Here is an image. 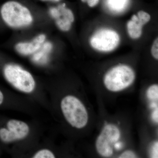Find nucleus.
<instances>
[{
  "label": "nucleus",
  "instance_id": "nucleus-1",
  "mask_svg": "<svg viewBox=\"0 0 158 158\" xmlns=\"http://www.w3.org/2000/svg\"><path fill=\"white\" fill-rule=\"evenodd\" d=\"M0 14L4 22L12 28L26 27L33 21L30 10L15 1H8L4 3L0 9Z\"/></svg>",
  "mask_w": 158,
  "mask_h": 158
},
{
  "label": "nucleus",
  "instance_id": "nucleus-2",
  "mask_svg": "<svg viewBox=\"0 0 158 158\" xmlns=\"http://www.w3.org/2000/svg\"><path fill=\"white\" fill-rule=\"evenodd\" d=\"M135 79V73L131 66L125 64L115 65L105 74V87L112 92H118L128 88Z\"/></svg>",
  "mask_w": 158,
  "mask_h": 158
},
{
  "label": "nucleus",
  "instance_id": "nucleus-3",
  "mask_svg": "<svg viewBox=\"0 0 158 158\" xmlns=\"http://www.w3.org/2000/svg\"><path fill=\"white\" fill-rule=\"evenodd\" d=\"M61 109L67 122L74 127H85L88 121V115L85 106L78 98L68 95L62 99Z\"/></svg>",
  "mask_w": 158,
  "mask_h": 158
},
{
  "label": "nucleus",
  "instance_id": "nucleus-4",
  "mask_svg": "<svg viewBox=\"0 0 158 158\" xmlns=\"http://www.w3.org/2000/svg\"><path fill=\"white\" fill-rule=\"evenodd\" d=\"M5 79L15 88L25 93H31L35 87L34 78L29 72L19 65L6 64L3 69Z\"/></svg>",
  "mask_w": 158,
  "mask_h": 158
},
{
  "label": "nucleus",
  "instance_id": "nucleus-5",
  "mask_svg": "<svg viewBox=\"0 0 158 158\" xmlns=\"http://www.w3.org/2000/svg\"><path fill=\"white\" fill-rule=\"evenodd\" d=\"M121 135L119 129L112 124L106 125L99 135L95 143L97 151L100 155L109 157L113 155L112 145L118 142Z\"/></svg>",
  "mask_w": 158,
  "mask_h": 158
},
{
  "label": "nucleus",
  "instance_id": "nucleus-6",
  "mask_svg": "<svg viewBox=\"0 0 158 158\" xmlns=\"http://www.w3.org/2000/svg\"><path fill=\"white\" fill-rule=\"evenodd\" d=\"M120 42V37L114 30L99 29L94 32L90 39V46L101 52H110L116 48Z\"/></svg>",
  "mask_w": 158,
  "mask_h": 158
},
{
  "label": "nucleus",
  "instance_id": "nucleus-7",
  "mask_svg": "<svg viewBox=\"0 0 158 158\" xmlns=\"http://www.w3.org/2000/svg\"><path fill=\"white\" fill-rule=\"evenodd\" d=\"M7 127L0 129V139L5 143L23 139L27 135L30 130L25 123L15 119L9 120Z\"/></svg>",
  "mask_w": 158,
  "mask_h": 158
},
{
  "label": "nucleus",
  "instance_id": "nucleus-8",
  "mask_svg": "<svg viewBox=\"0 0 158 158\" xmlns=\"http://www.w3.org/2000/svg\"><path fill=\"white\" fill-rule=\"evenodd\" d=\"M150 19V14L143 10L133 15L127 24L129 37L133 39H139L142 35L143 27L149 22Z\"/></svg>",
  "mask_w": 158,
  "mask_h": 158
},
{
  "label": "nucleus",
  "instance_id": "nucleus-9",
  "mask_svg": "<svg viewBox=\"0 0 158 158\" xmlns=\"http://www.w3.org/2000/svg\"><path fill=\"white\" fill-rule=\"evenodd\" d=\"M46 36L40 34L31 42H20L15 46V49L19 53L23 56L33 55L39 50L45 42Z\"/></svg>",
  "mask_w": 158,
  "mask_h": 158
},
{
  "label": "nucleus",
  "instance_id": "nucleus-10",
  "mask_svg": "<svg viewBox=\"0 0 158 158\" xmlns=\"http://www.w3.org/2000/svg\"><path fill=\"white\" fill-rule=\"evenodd\" d=\"M58 7L60 15L59 17L56 19V24L61 31L67 32L70 30L72 25L74 21V15L70 9L66 8L63 5Z\"/></svg>",
  "mask_w": 158,
  "mask_h": 158
},
{
  "label": "nucleus",
  "instance_id": "nucleus-11",
  "mask_svg": "<svg viewBox=\"0 0 158 158\" xmlns=\"http://www.w3.org/2000/svg\"><path fill=\"white\" fill-rule=\"evenodd\" d=\"M52 48L50 42H44L39 50L34 54L32 60L37 63L43 64L47 61L48 56Z\"/></svg>",
  "mask_w": 158,
  "mask_h": 158
},
{
  "label": "nucleus",
  "instance_id": "nucleus-12",
  "mask_svg": "<svg viewBox=\"0 0 158 158\" xmlns=\"http://www.w3.org/2000/svg\"><path fill=\"white\" fill-rule=\"evenodd\" d=\"M146 95L150 100H157L158 98V86L157 85H153L150 86L147 90Z\"/></svg>",
  "mask_w": 158,
  "mask_h": 158
},
{
  "label": "nucleus",
  "instance_id": "nucleus-13",
  "mask_svg": "<svg viewBox=\"0 0 158 158\" xmlns=\"http://www.w3.org/2000/svg\"><path fill=\"white\" fill-rule=\"evenodd\" d=\"M34 158H54L55 155L51 151L48 149H42L35 154Z\"/></svg>",
  "mask_w": 158,
  "mask_h": 158
},
{
  "label": "nucleus",
  "instance_id": "nucleus-14",
  "mask_svg": "<svg viewBox=\"0 0 158 158\" xmlns=\"http://www.w3.org/2000/svg\"><path fill=\"white\" fill-rule=\"evenodd\" d=\"M151 54L154 59L158 60V39L157 37L153 43L151 48Z\"/></svg>",
  "mask_w": 158,
  "mask_h": 158
},
{
  "label": "nucleus",
  "instance_id": "nucleus-15",
  "mask_svg": "<svg viewBox=\"0 0 158 158\" xmlns=\"http://www.w3.org/2000/svg\"><path fill=\"white\" fill-rule=\"evenodd\" d=\"M137 157V156L135 152L131 150H127L123 152L119 156V158H133Z\"/></svg>",
  "mask_w": 158,
  "mask_h": 158
},
{
  "label": "nucleus",
  "instance_id": "nucleus-16",
  "mask_svg": "<svg viewBox=\"0 0 158 158\" xmlns=\"http://www.w3.org/2000/svg\"><path fill=\"white\" fill-rule=\"evenodd\" d=\"M84 3H87L88 6L91 8L96 6L99 2V0H81Z\"/></svg>",
  "mask_w": 158,
  "mask_h": 158
},
{
  "label": "nucleus",
  "instance_id": "nucleus-17",
  "mask_svg": "<svg viewBox=\"0 0 158 158\" xmlns=\"http://www.w3.org/2000/svg\"><path fill=\"white\" fill-rule=\"evenodd\" d=\"M151 154L152 157H158V142H156L152 145L151 149Z\"/></svg>",
  "mask_w": 158,
  "mask_h": 158
},
{
  "label": "nucleus",
  "instance_id": "nucleus-18",
  "mask_svg": "<svg viewBox=\"0 0 158 158\" xmlns=\"http://www.w3.org/2000/svg\"><path fill=\"white\" fill-rule=\"evenodd\" d=\"M152 117L155 121H158V110H156L152 113Z\"/></svg>",
  "mask_w": 158,
  "mask_h": 158
},
{
  "label": "nucleus",
  "instance_id": "nucleus-19",
  "mask_svg": "<svg viewBox=\"0 0 158 158\" xmlns=\"http://www.w3.org/2000/svg\"><path fill=\"white\" fill-rule=\"evenodd\" d=\"M4 96L2 91L0 90V106L4 102Z\"/></svg>",
  "mask_w": 158,
  "mask_h": 158
},
{
  "label": "nucleus",
  "instance_id": "nucleus-20",
  "mask_svg": "<svg viewBox=\"0 0 158 158\" xmlns=\"http://www.w3.org/2000/svg\"><path fill=\"white\" fill-rule=\"evenodd\" d=\"M42 1H51V2H58L60 0H41Z\"/></svg>",
  "mask_w": 158,
  "mask_h": 158
}]
</instances>
